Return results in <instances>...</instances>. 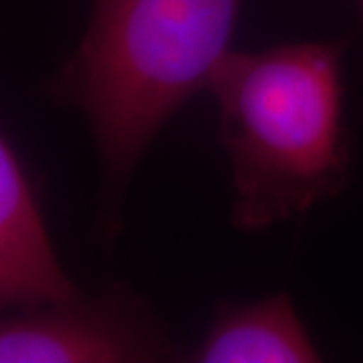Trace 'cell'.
<instances>
[{
	"mask_svg": "<svg viewBox=\"0 0 363 363\" xmlns=\"http://www.w3.org/2000/svg\"><path fill=\"white\" fill-rule=\"evenodd\" d=\"M245 0H91L85 33L49 81L87 121L101 168V230L123 228L125 196L172 117L210 85Z\"/></svg>",
	"mask_w": 363,
	"mask_h": 363,
	"instance_id": "6da1fadb",
	"label": "cell"
},
{
	"mask_svg": "<svg viewBox=\"0 0 363 363\" xmlns=\"http://www.w3.org/2000/svg\"><path fill=\"white\" fill-rule=\"evenodd\" d=\"M345 47L337 39L233 49L212 73L208 91L218 105L236 230H269L347 188Z\"/></svg>",
	"mask_w": 363,
	"mask_h": 363,
	"instance_id": "7a4b0ae2",
	"label": "cell"
},
{
	"mask_svg": "<svg viewBox=\"0 0 363 363\" xmlns=\"http://www.w3.org/2000/svg\"><path fill=\"white\" fill-rule=\"evenodd\" d=\"M168 325L128 283L0 323V363L184 362Z\"/></svg>",
	"mask_w": 363,
	"mask_h": 363,
	"instance_id": "3957f363",
	"label": "cell"
},
{
	"mask_svg": "<svg viewBox=\"0 0 363 363\" xmlns=\"http://www.w3.org/2000/svg\"><path fill=\"white\" fill-rule=\"evenodd\" d=\"M52 247L35 182L6 131L0 133V307L28 313L79 297Z\"/></svg>",
	"mask_w": 363,
	"mask_h": 363,
	"instance_id": "277c9868",
	"label": "cell"
},
{
	"mask_svg": "<svg viewBox=\"0 0 363 363\" xmlns=\"http://www.w3.org/2000/svg\"><path fill=\"white\" fill-rule=\"evenodd\" d=\"M311 333L286 293L250 301L218 303L188 363H317Z\"/></svg>",
	"mask_w": 363,
	"mask_h": 363,
	"instance_id": "5b68a950",
	"label": "cell"
},
{
	"mask_svg": "<svg viewBox=\"0 0 363 363\" xmlns=\"http://www.w3.org/2000/svg\"><path fill=\"white\" fill-rule=\"evenodd\" d=\"M359 2H362V16H363V0H359Z\"/></svg>",
	"mask_w": 363,
	"mask_h": 363,
	"instance_id": "8992f818",
	"label": "cell"
}]
</instances>
